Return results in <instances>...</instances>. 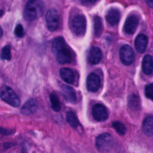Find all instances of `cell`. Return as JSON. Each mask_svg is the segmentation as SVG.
<instances>
[{
  "instance_id": "cell-1",
  "label": "cell",
  "mask_w": 153,
  "mask_h": 153,
  "mask_svg": "<svg viewBox=\"0 0 153 153\" xmlns=\"http://www.w3.org/2000/svg\"><path fill=\"white\" fill-rule=\"evenodd\" d=\"M51 51L60 64L70 62L72 57L71 53L63 37L58 36L54 39L52 42Z\"/></svg>"
},
{
  "instance_id": "cell-2",
  "label": "cell",
  "mask_w": 153,
  "mask_h": 153,
  "mask_svg": "<svg viewBox=\"0 0 153 153\" xmlns=\"http://www.w3.org/2000/svg\"><path fill=\"white\" fill-rule=\"evenodd\" d=\"M44 8L42 0H29L23 12V16L26 20H35L42 14Z\"/></svg>"
},
{
  "instance_id": "cell-3",
  "label": "cell",
  "mask_w": 153,
  "mask_h": 153,
  "mask_svg": "<svg viewBox=\"0 0 153 153\" xmlns=\"http://www.w3.org/2000/svg\"><path fill=\"white\" fill-rule=\"evenodd\" d=\"M1 98L8 105L13 107L20 106V100L13 90L7 85H3L0 90Z\"/></svg>"
},
{
  "instance_id": "cell-4",
  "label": "cell",
  "mask_w": 153,
  "mask_h": 153,
  "mask_svg": "<svg viewBox=\"0 0 153 153\" xmlns=\"http://www.w3.org/2000/svg\"><path fill=\"white\" fill-rule=\"evenodd\" d=\"M113 137L108 133H103L99 135L96 140V149L101 152H107L113 146Z\"/></svg>"
},
{
  "instance_id": "cell-5",
  "label": "cell",
  "mask_w": 153,
  "mask_h": 153,
  "mask_svg": "<svg viewBox=\"0 0 153 153\" xmlns=\"http://www.w3.org/2000/svg\"><path fill=\"white\" fill-rule=\"evenodd\" d=\"M71 29L77 36H82L86 30V19L84 16L78 14L74 17L71 22Z\"/></svg>"
},
{
  "instance_id": "cell-6",
  "label": "cell",
  "mask_w": 153,
  "mask_h": 153,
  "mask_svg": "<svg viewBox=\"0 0 153 153\" xmlns=\"http://www.w3.org/2000/svg\"><path fill=\"white\" fill-rule=\"evenodd\" d=\"M121 62L125 65H131L134 59V54L131 47L128 45H123L120 50Z\"/></svg>"
},
{
  "instance_id": "cell-7",
  "label": "cell",
  "mask_w": 153,
  "mask_h": 153,
  "mask_svg": "<svg viewBox=\"0 0 153 153\" xmlns=\"http://www.w3.org/2000/svg\"><path fill=\"white\" fill-rule=\"evenodd\" d=\"M45 19L49 30L53 32L57 29L59 26V16L56 10L54 8L49 10L47 13Z\"/></svg>"
},
{
  "instance_id": "cell-8",
  "label": "cell",
  "mask_w": 153,
  "mask_h": 153,
  "mask_svg": "<svg viewBox=\"0 0 153 153\" xmlns=\"http://www.w3.org/2000/svg\"><path fill=\"white\" fill-rule=\"evenodd\" d=\"M139 20V17L136 15H129L127 17L123 26L124 32L127 35H133L137 29Z\"/></svg>"
},
{
  "instance_id": "cell-9",
  "label": "cell",
  "mask_w": 153,
  "mask_h": 153,
  "mask_svg": "<svg viewBox=\"0 0 153 153\" xmlns=\"http://www.w3.org/2000/svg\"><path fill=\"white\" fill-rule=\"evenodd\" d=\"M92 115L95 120L100 122L105 121L108 117L106 108L101 104H96L94 105L92 109Z\"/></svg>"
},
{
  "instance_id": "cell-10",
  "label": "cell",
  "mask_w": 153,
  "mask_h": 153,
  "mask_svg": "<svg viewBox=\"0 0 153 153\" xmlns=\"http://www.w3.org/2000/svg\"><path fill=\"white\" fill-rule=\"evenodd\" d=\"M87 90L91 92L97 91L100 86V79L95 73H90L86 80Z\"/></svg>"
},
{
  "instance_id": "cell-11",
  "label": "cell",
  "mask_w": 153,
  "mask_h": 153,
  "mask_svg": "<svg viewBox=\"0 0 153 153\" xmlns=\"http://www.w3.org/2000/svg\"><path fill=\"white\" fill-rule=\"evenodd\" d=\"M38 109V102L35 99L28 100L21 108L22 113L25 115L34 114Z\"/></svg>"
},
{
  "instance_id": "cell-12",
  "label": "cell",
  "mask_w": 153,
  "mask_h": 153,
  "mask_svg": "<svg viewBox=\"0 0 153 153\" xmlns=\"http://www.w3.org/2000/svg\"><path fill=\"white\" fill-rule=\"evenodd\" d=\"M102 57V51L99 48L96 47H92L88 53V60L90 64L96 65L99 63Z\"/></svg>"
},
{
  "instance_id": "cell-13",
  "label": "cell",
  "mask_w": 153,
  "mask_h": 153,
  "mask_svg": "<svg viewBox=\"0 0 153 153\" xmlns=\"http://www.w3.org/2000/svg\"><path fill=\"white\" fill-rule=\"evenodd\" d=\"M62 94L66 101L70 103H74L76 100V96L75 90L71 87L63 85L61 87Z\"/></svg>"
},
{
  "instance_id": "cell-14",
  "label": "cell",
  "mask_w": 153,
  "mask_h": 153,
  "mask_svg": "<svg viewBox=\"0 0 153 153\" xmlns=\"http://www.w3.org/2000/svg\"><path fill=\"white\" fill-rule=\"evenodd\" d=\"M148 45V38L143 34L138 35L134 41V45L136 50L140 53H143Z\"/></svg>"
},
{
  "instance_id": "cell-15",
  "label": "cell",
  "mask_w": 153,
  "mask_h": 153,
  "mask_svg": "<svg viewBox=\"0 0 153 153\" xmlns=\"http://www.w3.org/2000/svg\"><path fill=\"white\" fill-rule=\"evenodd\" d=\"M121 18L120 11L115 8L110 9L106 16V21L111 25H115L118 23Z\"/></svg>"
},
{
  "instance_id": "cell-16",
  "label": "cell",
  "mask_w": 153,
  "mask_h": 153,
  "mask_svg": "<svg viewBox=\"0 0 153 153\" xmlns=\"http://www.w3.org/2000/svg\"><path fill=\"white\" fill-rule=\"evenodd\" d=\"M61 78L66 83L72 84L74 82L75 75L73 71L68 68H63L59 71Z\"/></svg>"
},
{
  "instance_id": "cell-17",
  "label": "cell",
  "mask_w": 153,
  "mask_h": 153,
  "mask_svg": "<svg viewBox=\"0 0 153 153\" xmlns=\"http://www.w3.org/2000/svg\"><path fill=\"white\" fill-rule=\"evenodd\" d=\"M142 66L144 74L146 75L152 74L153 71V59L150 55L145 56L142 60Z\"/></svg>"
},
{
  "instance_id": "cell-18",
  "label": "cell",
  "mask_w": 153,
  "mask_h": 153,
  "mask_svg": "<svg viewBox=\"0 0 153 153\" xmlns=\"http://www.w3.org/2000/svg\"><path fill=\"white\" fill-rule=\"evenodd\" d=\"M142 130L145 135L153 136V117H148L144 120L142 124Z\"/></svg>"
},
{
  "instance_id": "cell-19",
  "label": "cell",
  "mask_w": 153,
  "mask_h": 153,
  "mask_svg": "<svg viewBox=\"0 0 153 153\" xmlns=\"http://www.w3.org/2000/svg\"><path fill=\"white\" fill-rule=\"evenodd\" d=\"M128 107L133 110H137L139 109L140 106V99L138 96L135 94H130L127 100Z\"/></svg>"
},
{
  "instance_id": "cell-20",
  "label": "cell",
  "mask_w": 153,
  "mask_h": 153,
  "mask_svg": "<svg viewBox=\"0 0 153 153\" xmlns=\"http://www.w3.org/2000/svg\"><path fill=\"white\" fill-rule=\"evenodd\" d=\"M94 32L96 37H99L103 32V25L101 18L97 16L94 18Z\"/></svg>"
},
{
  "instance_id": "cell-21",
  "label": "cell",
  "mask_w": 153,
  "mask_h": 153,
  "mask_svg": "<svg viewBox=\"0 0 153 153\" xmlns=\"http://www.w3.org/2000/svg\"><path fill=\"white\" fill-rule=\"evenodd\" d=\"M66 118L69 125L74 128H76L79 125L78 120L75 114L72 111H69L66 113Z\"/></svg>"
},
{
  "instance_id": "cell-22",
  "label": "cell",
  "mask_w": 153,
  "mask_h": 153,
  "mask_svg": "<svg viewBox=\"0 0 153 153\" xmlns=\"http://www.w3.org/2000/svg\"><path fill=\"white\" fill-rule=\"evenodd\" d=\"M50 101L52 109L56 112L60 111L61 109L60 103L56 94L54 93H51L50 95Z\"/></svg>"
},
{
  "instance_id": "cell-23",
  "label": "cell",
  "mask_w": 153,
  "mask_h": 153,
  "mask_svg": "<svg viewBox=\"0 0 153 153\" xmlns=\"http://www.w3.org/2000/svg\"><path fill=\"white\" fill-rule=\"evenodd\" d=\"M0 58L2 60H10L11 59V47L10 45H6L2 49L1 53L0 54Z\"/></svg>"
},
{
  "instance_id": "cell-24",
  "label": "cell",
  "mask_w": 153,
  "mask_h": 153,
  "mask_svg": "<svg viewBox=\"0 0 153 153\" xmlns=\"http://www.w3.org/2000/svg\"><path fill=\"white\" fill-rule=\"evenodd\" d=\"M112 126L120 135H124L126 132V127L124 124L120 121H114L112 123Z\"/></svg>"
},
{
  "instance_id": "cell-25",
  "label": "cell",
  "mask_w": 153,
  "mask_h": 153,
  "mask_svg": "<svg viewBox=\"0 0 153 153\" xmlns=\"http://www.w3.org/2000/svg\"><path fill=\"white\" fill-rule=\"evenodd\" d=\"M145 93L146 97L151 100H153V84H149L146 85Z\"/></svg>"
},
{
  "instance_id": "cell-26",
  "label": "cell",
  "mask_w": 153,
  "mask_h": 153,
  "mask_svg": "<svg viewBox=\"0 0 153 153\" xmlns=\"http://www.w3.org/2000/svg\"><path fill=\"white\" fill-rule=\"evenodd\" d=\"M14 33L16 34V35L17 37L19 38H22L24 36V30H23V27L22 26V25L20 24H18L15 28L14 30Z\"/></svg>"
},
{
  "instance_id": "cell-27",
  "label": "cell",
  "mask_w": 153,
  "mask_h": 153,
  "mask_svg": "<svg viewBox=\"0 0 153 153\" xmlns=\"http://www.w3.org/2000/svg\"><path fill=\"white\" fill-rule=\"evenodd\" d=\"M98 0H80L82 4L85 6L93 5L97 2Z\"/></svg>"
},
{
  "instance_id": "cell-28",
  "label": "cell",
  "mask_w": 153,
  "mask_h": 153,
  "mask_svg": "<svg viewBox=\"0 0 153 153\" xmlns=\"http://www.w3.org/2000/svg\"><path fill=\"white\" fill-rule=\"evenodd\" d=\"M14 133L13 130H8L4 128H2L0 127V133L4 134V135H10Z\"/></svg>"
},
{
  "instance_id": "cell-29",
  "label": "cell",
  "mask_w": 153,
  "mask_h": 153,
  "mask_svg": "<svg viewBox=\"0 0 153 153\" xmlns=\"http://www.w3.org/2000/svg\"><path fill=\"white\" fill-rule=\"evenodd\" d=\"M146 3L151 8H153V0H145Z\"/></svg>"
},
{
  "instance_id": "cell-30",
  "label": "cell",
  "mask_w": 153,
  "mask_h": 153,
  "mask_svg": "<svg viewBox=\"0 0 153 153\" xmlns=\"http://www.w3.org/2000/svg\"><path fill=\"white\" fill-rule=\"evenodd\" d=\"M2 35H3L2 29V28H1V26H0V39L2 38Z\"/></svg>"
},
{
  "instance_id": "cell-31",
  "label": "cell",
  "mask_w": 153,
  "mask_h": 153,
  "mask_svg": "<svg viewBox=\"0 0 153 153\" xmlns=\"http://www.w3.org/2000/svg\"><path fill=\"white\" fill-rule=\"evenodd\" d=\"M4 13V10H0V17H1V16H2L3 15Z\"/></svg>"
},
{
  "instance_id": "cell-32",
  "label": "cell",
  "mask_w": 153,
  "mask_h": 153,
  "mask_svg": "<svg viewBox=\"0 0 153 153\" xmlns=\"http://www.w3.org/2000/svg\"><path fill=\"white\" fill-rule=\"evenodd\" d=\"M22 153H27V152H26V151L25 149H23L22 151Z\"/></svg>"
}]
</instances>
